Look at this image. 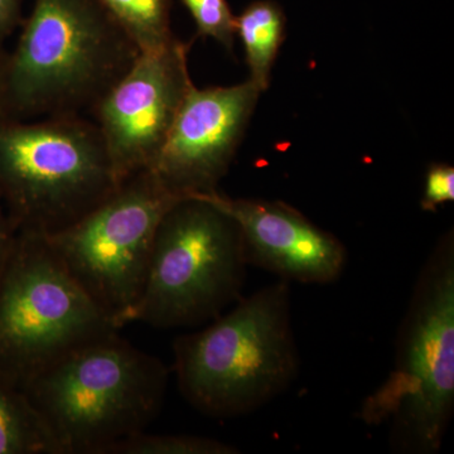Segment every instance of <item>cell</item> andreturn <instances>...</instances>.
Here are the masks:
<instances>
[{
	"mask_svg": "<svg viewBox=\"0 0 454 454\" xmlns=\"http://www.w3.org/2000/svg\"><path fill=\"white\" fill-rule=\"evenodd\" d=\"M139 53L98 0H35L0 74V119L88 115Z\"/></svg>",
	"mask_w": 454,
	"mask_h": 454,
	"instance_id": "6da1fadb",
	"label": "cell"
},
{
	"mask_svg": "<svg viewBox=\"0 0 454 454\" xmlns=\"http://www.w3.org/2000/svg\"><path fill=\"white\" fill-rule=\"evenodd\" d=\"M179 391L197 411L243 417L289 390L301 370L289 282L269 284L205 330L173 342Z\"/></svg>",
	"mask_w": 454,
	"mask_h": 454,
	"instance_id": "7a4b0ae2",
	"label": "cell"
},
{
	"mask_svg": "<svg viewBox=\"0 0 454 454\" xmlns=\"http://www.w3.org/2000/svg\"><path fill=\"white\" fill-rule=\"evenodd\" d=\"M389 376L364 400L358 419L389 426L391 450L439 452L454 413V235L433 247L397 331Z\"/></svg>",
	"mask_w": 454,
	"mask_h": 454,
	"instance_id": "3957f363",
	"label": "cell"
},
{
	"mask_svg": "<svg viewBox=\"0 0 454 454\" xmlns=\"http://www.w3.org/2000/svg\"><path fill=\"white\" fill-rule=\"evenodd\" d=\"M169 372L119 331L83 343L23 385L62 454H106L162 409Z\"/></svg>",
	"mask_w": 454,
	"mask_h": 454,
	"instance_id": "277c9868",
	"label": "cell"
},
{
	"mask_svg": "<svg viewBox=\"0 0 454 454\" xmlns=\"http://www.w3.org/2000/svg\"><path fill=\"white\" fill-rule=\"evenodd\" d=\"M119 184L88 115L0 121V199L16 231L53 234Z\"/></svg>",
	"mask_w": 454,
	"mask_h": 454,
	"instance_id": "5b68a950",
	"label": "cell"
},
{
	"mask_svg": "<svg viewBox=\"0 0 454 454\" xmlns=\"http://www.w3.org/2000/svg\"><path fill=\"white\" fill-rule=\"evenodd\" d=\"M247 268L234 217L208 196L179 199L158 225L130 324L170 330L214 321L243 298Z\"/></svg>",
	"mask_w": 454,
	"mask_h": 454,
	"instance_id": "8992f818",
	"label": "cell"
},
{
	"mask_svg": "<svg viewBox=\"0 0 454 454\" xmlns=\"http://www.w3.org/2000/svg\"><path fill=\"white\" fill-rule=\"evenodd\" d=\"M116 331L44 236L17 231L0 282V373L22 387L74 348Z\"/></svg>",
	"mask_w": 454,
	"mask_h": 454,
	"instance_id": "52a82bcc",
	"label": "cell"
},
{
	"mask_svg": "<svg viewBox=\"0 0 454 454\" xmlns=\"http://www.w3.org/2000/svg\"><path fill=\"white\" fill-rule=\"evenodd\" d=\"M177 200L151 169L142 170L82 219L43 235L71 278L118 330L130 324L158 225Z\"/></svg>",
	"mask_w": 454,
	"mask_h": 454,
	"instance_id": "ba28073f",
	"label": "cell"
},
{
	"mask_svg": "<svg viewBox=\"0 0 454 454\" xmlns=\"http://www.w3.org/2000/svg\"><path fill=\"white\" fill-rule=\"evenodd\" d=\"M191 46L175 37L160 49L140 52L90 114L119 182L151 168L157 160L195 85L188 70Z\"/></svg>",
	"mask_w": 454,
	"mask_h": 454,
	"instance_id": "9c48e42d",
	"label": "cell"
},
{
	"mask_svg": "<svg viewBox=\"0 0 454 454\" xmlns=\"http://www.w3.org/2000/svg\"><path fill=\"white\" fill-rule=\"evenodd\" d=\"M262 92L250 80L190 89L151 169L178 199L217 192Z\"/></svg>",
	"mask_w": 454,
	"mask_h": 454,
	"instance_id": "30bf717a",
	"label": "cell"
},
{
	"mask_svg": "<svg viewBox=\"0 0 454 454\" xmlns=\"http://www.w3.org/2000/svg\"><path fill=\"white\" fill-rule=\"evenodd\" d=\"M207 196L240 226L247 267L303 284L334 283L345 271V244L288 203L231 199L219 191Z\"/></svg>",
	"mask_w": 454,
	"mask_h": 454,
	"instance_id": "8fae6325",
	"label": "cell"
},
{
	"mask_svg": "<svg viewBox=\"0 0 454 454\" xmlns=\"http://www.w3.org/2000/svg\"><path fill=\"white\" fill-rule=\"evenodd\" d=\"M286 13L274 0H255L236 16V35L244 46L249 80L262 92L270 86L271 70L286 40Z\"/></svg>",
	"mask_w": 454,
	"mask_h": 454,
	"instance_id": "7c38bea8",
	"label": "cell"
},
{
	"mask_svg": "<svg viewBox=\"0 0 454 454\" xmlns=\"http://www.w3.org/2000/svg\"><path fill=\"white\" fill-rule=\"evenodd\" d=\"M0 454H62L32 400L0 373Z\"/></svg>",
	"mask_w": 454,
	"mask_h": 454,
	"instance_id": "4fadbf2b",
	"label": "cell"
},
{
	"mask_svg": "<svg viewBox=\"0 0 454 454\" xmlns=\"http://www.w3.org/2000/svg\"><path fill=\"white\" fill-rule=\"evenodd\" d=\"M140 52L160 49L176 37L170 27L172 0H98Z\"/></svg>",
	"mask_w": 454,
	"mask_h": 454,
	"instance_id": "5bb4252c",
	"label": "cell"
},
{
	"mask_svg": "<svg viewBox=\"0 0 454 454\" xmlns=\"http://www.w3.org/2000/svg\"><path fill=\"white\" fill-rule=\"evenodd\" d=\"M238 448L219 439L191 434H149L145 430L129 435L106 454H236Z\"/></svg>",
	"mask_w": 454,
	"mask_h": 454,
	"instance_id": "9a60e30c",
	"label": "cell"
},
{
	"mask_svg": "<svg viewBox=\"0 0 454 454\" xmlns=\"http://www.w3.org/2000/svg\"><path fill=\"white\" fill-rule=\"evenodd\" d=\"M196 25V37L212 38L232 53L236 16L227 0H179Z\"/></svg>",
	"mask_w": 454,
	"mask_h": 454,
	"instance_id": "2e32d148",
	"label": "cell"
},
{
	"mask_svg": "<svg viewBox=\"0 0 454 454\" xmlns=\"http://www.w3.org/2000/svg\"><path fill=\"white\" fill-rule=\"evenodd\" d=\"M454 201V168L450 164L434 163L427 170L422 210L435 212L439 206Z\"/></svg>",
	"mask_w": 454,
	"mask_h": 454,
	"instance_id": "e0dca14e",
	"label": "cell"
},
{
	"mask_svg": "<svg viewBox=\"0 0 454 454\" xmlns=\"http://www.w3.org/2000/svg\"><path fill=\"white\" fill-rule=\"evenodd\" d=\"M25 0H0V46L22 26Z\"/></svg>",
	"mask_w": 454,
	"mask_h": 454,
	"instance_id": "ac0fdd59",
	"label": "cell"
},
{
	"mask_svg": "<svg viewBox=\"0 0 454 454\" xmlns=\"http://www.w3.org/2000/svg\"><path fill=\"white\" fill-rule=\"evenodd\" d=\"M16 238V229L12 225L2 199H0V282H2L12 252H13Z\"/></svg>",
	"mask_w": 454,
	"mask_h": 454,
	"instance_id": "d6986e66",
	"label": "cell"
},
{
	"mask_svg": "<svg viewBox=\"0 0 454 454\" xmlns=\"http://www.w3.org/2000/svg\"><path fill=\"white\" fill-rule=\"evenodd\" d=\"M5 57H7V51L4 50V46H0V74H2L3 65H4ZM2 121V119H0Z\"/></svg>",
	"mask_w": 454,
	"mask_h": 454,
	"instance_id": "ffe728a7",
	"label": "cell"
}]
</instances>
